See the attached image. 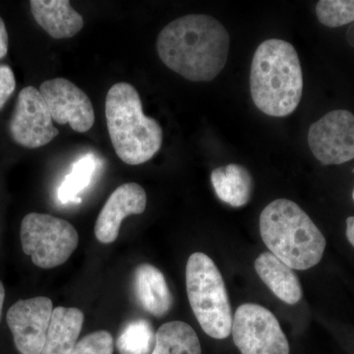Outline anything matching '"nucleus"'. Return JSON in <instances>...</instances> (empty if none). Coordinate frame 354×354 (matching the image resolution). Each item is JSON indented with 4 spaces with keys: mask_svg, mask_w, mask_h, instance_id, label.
Here are the masks:
<instances>
[{
    "mask_svg": "<svg viewBox=\"0 0 354 354\" xmlns=\"http://www.w3.org/2000/svg\"><path fill=\"white\" fill-rule=\"evenodd\" d=\"M230 35L216 18L189 14L177 18L158 34L157 50L165 66L191 82H209L223 71Z\"/></svg>",
    "mask_w": 354,
    "mask_h": 354,
    "instance_id": "nucleus-1",
    "label": "nucleus"
},
{
    "mask_svg": "<svg viewBox=\"0 0 354 354\" xmlns=\"http://www.w3.org/2000/svg\"><path fill=\"white\" fill-rule=\"evenodd\" d=\"M250 92L256 108L272 118H285L297 109L304 75L292 44L279 39L259 44L251 64Z\"/></svg>",
    "mask_w": 354,
    "mask_h": 354,
    "instance_id": "nucleus-2",
    "label": "nucleus"
},
{
    "mask_svg": "<svg viewBox=\"0 0 354 354\" xmlns=\"http://www.w3.org/2000/svg\"><path fill=\"white\" fill-rule=\"evenodd\" d=\"M259 225L265 245L291 269L305 271L322 260L325 237L297 203H270L261 213Z\"/></svg>",
    "mask_w": 354,
    "mask_h": 354,
    "instance_id": "nucleus-3",
    "label": "nucleus"
},
{
    "mask_svg": "<svg viewBox=\"0 0 354 354\" xmlns=\"http://www.w3.org/2000/svg\"><path fill=\"white\" fill-rule=\"evenodd\" d=\"M106 118L114 151L125 164H145L162 148V128L143 113L138 91L131 84L116 83L109 88Z\"/></svg>",
    "mask_w": 354,
    "mask_h": 354,
    "instance_id": "nucleus-4",
    "label": "nucleus"
},
{
    "mask_svg": "<svg viewBox=\"0 0 354 354\" xmlns=\"http://www.w3.org/2000/svg\"><path fill=\"white\" fill-rule=\"evenodd\" d=\"M186 290L202 330L214 339H227L234 321L232 307L220 270L206 254L193 253L188 259Z\"/></svg>",
    "mask_w": 354,
    "mask_h": 354,
    "instance_id": "nucleus-5",
    "label": "nucleus"
},
{
    "mask_svg": "<svg viewBox=\"0 0 354 354\" xmlns=\"http://www.w3.org/2000/svg\"><path fill=\"white\" fill-rule=\"evenodd\" d=\"M20 239L26 255L37 267L46 270L64 264L79 243L78 232L71 223L41 213L25 216Z\"/></svg>",
    "mask_w": 354,
    "mask_h": 354,
    "instance_id": "nucleus-6",
    "label": "nucleus"
},
{
    "mask_svg": "<svg viewBox=\"0 0 354 354\" xmlns=\"http://www.w3.org/2000/svg\"><path fill=\"white\" fill-rule=\"evenodd\" d=\"M232 334L241 354H290L278 319L261 305H241L234 314Z\"/></svg>",
    "mask_w": 354,
    "mask_h": 354,
    "instance_id": "nucleus-7",
    "label": "nucleus"
},
{
    "mask_svg": "<svg viewBox=\"0 0 354 354\" xmlns=\"http://www.w3.org/2000/svg\"><path fill=\"white\" fill-rule=\"evenodd\" d=\"M307 141L314 157L324 165L354 160V114L346 109L325 114L310 127Z\"/></svg>",
    "mask_w": 354,
    "mask_h": 354,
    "instance_id": "nucleus-8",
    "label": "nucleus"
},
{
    "mask_svg": "<svg viewBox=\"0 0 354 354\" xmlns=\"http://www.w3.org/2000/svg\"><path fill=\"white\" fill-rule=\"evenodd\" d=\"M53 122L39 90L32 86L22 88L9 123V131L14 141L28 149L48 145L59 134Z\"/></svg>",
    "mask_w": 354,
    "mask_h": 354,
    "instance_id": "nucleus-9",
    "label": "nucleus"
},
{
    "mask_svg": "<svg viewBox=\"0 0 354 354\" xmlns=\"http://www.w3.org/2000/svg\"><path fill=\"white\" fill-rule=\"evenodd\" d=\"M53 311V301L46 297L20 299L9 308L7 324L21 354L43 353Z\"/></svg>",
    "mask_w": 354,
    "mask_h": 354,
    "instance_id": "nucleus-10",
    "label": "nucleus"
},
{
    "mask_svg": "<svg viewBox=\"0 0 354 354\" xmlns=\"http://www.w3.org/2000/svg\"><path fill=\"white\" fill-rule=\"evenodd\" d=\"M53 121L69 124L74 131L85 133L95 123V111L87 94L64 78L44 81L39 88Z\"/></svg>",
    "mask_w": 354,
    "mask_h": 354,
    "instance_id": "nucleus-11",
    "label": "nucleus"
},
{
    "mask_svg": "<svg viewBox=\"0 0 354 354\" xmlns=\"http://www.w3.org/2000/svg\"><path fill=\"white\" fill-rule=\"evenodd\" d=\"M147 206L146 191L137 183H125L111 193L95 221V235L102 244L118 239L121 223L130 215H141Z\"/></svg>",
    "mask_w": 354,
    "mask_h": 354,
    "instance_id": "nucleus-12",
    "label": "nucleus"
},
{
    "mask_svg": "<svg viewBox=\"0 0 354 354\" xmlns=\"http://www.w3.org/2000/svg\"><path fill=\"white\" fill-rule=\"evenodd\" d=\"M35 20L51 38L69 39L82 30L84 19L68 0H32Z\"/></svg>",
    "mask_w": 354,
    "mask_h": 354,
    "instance_id": "nucleus-13",
    "label": "nucleus"
},
{
    "mask_svg": "<svg viewBox=\"0 0 354 354\" xmlns=\"http://www.w3.org/2000/svg\"><path fill=\"white\" fill-rule=\"evenodd\" d=\"M134 291L142 308L151 315L164 317L171 311L174 298L164 274L151 264L135 269Z\"/></svg>",
    "mask_w": 354,
    "mask_h": 354,
    "instance_id": "nucleus-14",
    "label": "nucleus"
},
{
    "mask_svg": "<svg viewBox=\"0 0 354 354\" xmlns=\"http://www.w3.org/2000/svg\"><path fill=\"white\" fill-rule=\"evenodd\" d=\"M254 267L263 283L281 301L295 305L301 300L302 288L297 274L274 254H260Z\"/></svg>",
    "mask_w": 354,
    "mask_h": 354,
    "instance_id": "nucleus-15",
    "label": "nucleus"
},
{
    "mask_svg": "<svg viewBox=\"0 0 354 354\" xmlns=\"http://www.w3.org/2000/svg\"><path fill=\"white\" fill-rule=\"evenodd\" d=\"M84 313L74 307L53 309L41 354H70L78 342Z\"/></svg>",
    "mask_w": 354,
    "mask_h": 354,
    "instance_id": "nucleus-16",
    "label": "nucleus"
},
{
    "mask_svg": "<svg viewBox=\"0 0 354 354\" xmlns=\"http://www.w3.org/2000/svg\"><path fill=\"white\" fill-rule=\"evenodd\" d=\"M216 196L234 208H241L250 201L253 179L250 172L241 165L230 164L214 169L211 174Z\"/></svg>",
    "mask_w": 354,
    "mask_h": 354,
    "instance_id": "nucleus-17",
    "label": "nucleus"
},
{
    "mask_svg": "<svg viewBox=\"0 0 354 354\" xmlns=\"http://www.w3.org/2000/svg\"><path fill=\"white\" fill-rule=\"evenodd\" d=\"M151 354H202L201 344L191 326L172 321L158 328Z\"/></svg>",
    "mask_w": 354,
    "mask_h": 354,
    "instance_id": "nucleus-18",
    "label": "nucleus"
},
{
    "mask_svg": "<svg viewBox=\"0 0 354 354\" xmlns=\"http://www.w3.org/2000/svg\"><path fill=\"white\" fill-rule=\"evenodd\" d=\"M155 342L152 325L139 319L127 324L116 342V348L120 354H149L152 353Z\"/></svg>",
    "mask_w": 354,
    "mask_h": 354,
    "instance_id": "nucleus-19",
    "label": "nucleus"
},
{
    "mask_svg": "<svg viewBox=\"0 0 354 354\" xmlns=\"http://www.w3.org/2000/svg\"><path fill=\"white\" fill-rule=\"evenodd\" d=\"M95 169V158L87 155L77 160L68 176L58 189V199L62 203H80L79 195L90 184Z\"/></svg>",
    "mask_w": 354,
    "mask_h": 354,
    "instance_id": "nucleus-20",
    "label": "nucleus"
},
{
    "mask_svg": "<svg viewBox=\"0 0 354 354\" xmlns=\"http://www.w3.org/2000/svg\"><path fill=\"white\" fill-rule=\"evenodd\" d=\"M316 16L326 27L337 28L354 23V0H320Z\"/></svg>",
    "mask_w": 354,
    "mask_h": 354,
    "instance_id": "nucleus-21",
    "label": "nucleus"
},
{
    "mask_svg": "<svg viewBox=\"0 0 354 354\" xmlns=\"http://www.w3.org/2000/svg\"><path fill=\"white\" fill-rule=\"evenodd\" d=\"M113 337L108 330H97L77 342L70 354H113Z\"/></svg>",
    "mask_w": 354,
    "mask_h": 354,
    "instance_id": "nucleus-22",
    "label": "nucleus"
},
{
    "mask_svg": "<svg viewBox=\"0 0 354 354\" xmlns=\"http://www.w3.org/2000/svg\"><path fill=\"white\" fill-rule=\"evenodd\" d=\"M16 88L15 76L8 65H0V111L6 106Z\"/></svg>",
    "mask_w": 354,
    "mask_h": 354,
    "instance_id": "nucleus-23",
    "label": "nucleus"
},
{
    "mask_svg": "<svg viewBox=\"0 0 354 354\" xmlns=\"http://www.w3.org/2000/svg\"><path fill=\"white\" fill-rule=\"evenodd\" d=\"M8 51V32L4 21L0 17V58H3Z\"/></svg>",
    "mask_w": 354,
    "mask_h": 354,
    "instance_id": "nucleus-24",
    "label": "nucleus"
},
{
    "mask_svg": "<svg viewBox=\"0 0 354 354\" xmlns=\"http://www.w3.org/2000/svg\"><path fill=\"white\" fill-rule=\"evenodd\" d=\"M346 237L349 243L354 247V216H349L346 220Z\"/></svg>",
    "mask_w": 354,
    "mask_h": 354,
    "instance_id": "nucleus-25",
    "label": "nucleus"
},
{
    "mask_svg": "<svg viewBox=\"0 0 354 354\" xmlns=\"http://www.w3.org/2000/svg\"><path fill=\"white\" fill-rule=\"evenodd\" d=\"M346 41H348L349 46L354 48V23L349 25L348 32H346Z\"/></svg>",
    "mask_w": 354,
    "mask_h": 354,
    "instance_id": "nucleus-26",
    "label": "nucleus"
},
{
    "mask_svg": "<svg viewBox=\"0 0 354 354\" xmlns=\"http://www.w3.org/2000/svg\"><path fill=\"white\" fill-rule=\"evenodd\" d=\"M4 299H6V288L0 281V320H1L2 310H3Z\"/></svg>",
    "mask_w": 354,
    "mask_h": 354,
    "instance_id": "nucleus-27",
    "label": "nucleus"
},
{
    "mask_svg": "<svg viewBox=\"0 0 354 354\" xmlns=\"http://www.w3.org/2000/svg\"><path fill=\"white\" fill-rule=\"evenodd\" d=\"M353 201H354V189H353Z\"/></svg>",
    "mask_w": 354,
    "mask_h": 354,
    "instance_id": "nucleus-28",
    "label": "nucleus"
},
{
    "mask_svg": "<svg viewBox=\"0 0 354 354\" xmlns=\"http://www.w3.org/2000/svg\"><path fill=\"white\" fill-rule=\"evenodd\" d=\"M353 174H354V169H353Z\"/></svg>",
    "mask_w": 354,
    "mask_h": 354,
    "instance_id": "nucleus-29",
    "label": "nucleus"
}]
</instances>
